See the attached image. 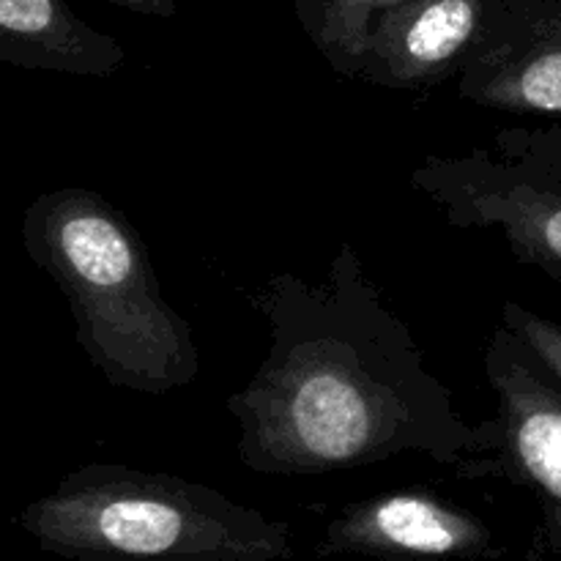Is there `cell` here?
<instances>
[{
  "mask_svg": "<svg viewBox=\"0 0 561 561\" xmlns=\"http://www.w3.org/2000/svg\"><path fill=\"white\" fill-rule=\"evenodd\" d=\"M455 82L477 107L561 118V0H491Z\"/></svg>",
  "mask_w": 561,
  "mask_h": 561,
  "instance_id": "obj_6",
  "label": "cell"
},
{
  "mask_svg": "<svg viewBox=\"0 0 561 561\" xmlns=\"http://www.w3.org/2000/svg\"><path fill=\"white\" fill-rule=\"evenodd\" d=\"M482 367L496 414L477 425L480 444L458 474L504 480L561 504V381L504 321L488 337Z\"/></svg>",
  "mask_w": 561,
  "mask_h": 561,
  "instance_id": "obj_5",
  "label": "cell"
},
{
  "mask_svg": "<svg viewBox=\"0 0 561 561\" xmlns=\"http://www.w3.org/2000/svg\"><path fill=\"white\" fill-rule=\"evenodd\" d=\"M53 557L71 561H288L285 520L168 471L85 463L16 515Z\"/></svg>",
  "mask_w": 561,
  "mask_h": 561,
  "instance_id": "obj_3",
  "label": "cell"
},
{
  "mask_svg": "<svg viewBox=\"0 0 561 561\" xmlns=\"http://www.w3.org/2000/svg\"><path fill=\"white\" fill-rule=\"evenodd\" d=\"M409 184L455 230L496 233L561 283V118L502 126L463 153H427Z\"/></svg>",
  "mask_w": 561,
  "mask_h": 561,
  "instance_id": "obj_4",
  "label": "cell"
},
{
  "mask_svg": "<svg viewBox=\"0 0 561 561\" xmlns=\"http://www.w3.org/2000/svg\"><path fill=\"white\" fill-rule=\"evenodd\" d=\"M22 247L69 301L75 337L113 389L168 394L201 376L190 321L164 299L140 230L96 190L60 186L22 214Z\"/></svg>",
  "mask_w": 561,
  "mask_h": 561,
  "instance_id": "obj_2",
  "label": "cell"
},
{
  "mask_svg": "<svg viewBox=\"0 0 561 561\" xmlns=\"http://www.w3.org/2000/svg\"><path fill=\"white\" fill-rule=\"evenodd\" d=\"M502 321L520 334L561 381V323L526 310L518 301H504Z\"/></svg>",
  "mask_w": 561,
  "mask_h": 561,
  "instance_id": "obj_11",
  "label": "cell"
},
{
  "mask_svg": "<svg viewBox=\"0 0 561 561\" xmlns=\"http://www.w3.org/2000/svg\"><path fill=\"white\" fill-rule=\"evenodd\" d=\"M491 0H405L373 27L356 82L431 91L455 80L474 53Z\"/></svg>",
  "mask_w": 561,
  "mask_h": 561,
  "instance_id": "obj_8",
  "label": "cell"
},
{
  "mask_svg": "<svg viewBox=\"0 0 561 561\" xmlns=\"http://www.w3.org/2000/svg\"><path fill=\"white\" fill-rule=\"evenodd\" d=\"M268 354L228 398L241 463L263 477H323L422 455L458 471L477 425L427 367L351 241L318 279L279 272L252 296Z\"/></svg>",
  "mask_w": 561,
  "mask_h": 561,
  "instance_id": "obj_1",
  "label": "cell"
},
{
  "mask_svg": "<svg viewBox=\"0 0 561 561\" xmlns=\"http://www.w3.org/2000/svg\"><path fill=\"white\" fill-rule=\"evenodd\" d=\"M318 557L477 561L502 557L491 526L431 491H389L351 502L316 542Z\"/></svg>",
  "mask_w": 561,
  "mask_h": 561,
  "instance_id": "obj_7",
  "label": "cell"
},
{
  "mask_svg": "<svg viewBox=\"0 0 561 561\" xmlns=\"http://www.w3.org/2000/svg\"><path fill=\"white\" fill-rule=\"evenodd\" d=\"M405 0H294L307 38L345 80H356L376 22Z\"/></svg>",
  "mask_w": 561,
  "mask_h": 561,
  "instance_id": "obj_10",
  "label": "cell"
},
{
  "mask_svg": "<svg viewBox=\"0 0 561 561\" xmlns=\"http://www.w3.org/2000/svg\"><path fill=\"white\" fill-rule=\"evenodd\" d=\"M542 553L548 561H561V504L546 502L542 507V531H540Z\"/></svg>",
  "mask_w": 561,
  "mask_h": 561,
  "instance_id": "obj_12",
  "label": "cell"
},
{
  "mask_svg": "<svg viewBox=\"0 0 561 561\" xmlns=\"http://www.w3.org/2000/svg\"><path fill=\"white\" fill-rule=\"evenodd\" d=\"M96 3L115 5V9L131 11L140 16H159V20H170L179 14V3L175 0H96Z\"/></svg>",
  "mask_w": 561,
  "mask_h": 561,
  "instance_id": "obj_13",
  "label": "cell"
},
{
  "mask_svg": "<svg viewBox=\"0 0 561 561\" xmlns=\"http://www.w3.org/2000/svg\"><path fill=\"white\" fill-rule=\"evenodd\" d=\"M0 60L25 71L104 80L124 69L126 49L80 20L66 0H0Z\"/></svg>",
  "mask_w": 561,
  "mask_h": 561,
  "instance_id": "obj_9",
  "label": "cell"
}]
</instances>
